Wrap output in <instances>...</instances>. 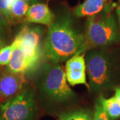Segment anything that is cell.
Masks as SVG:
<instances>
[{"label":"cell","mask_w":120,"mask_h":120,"mask_svg":"<svg viewBox=\"0 0 120 120\" xmlns=\"http://www.w3.org/2000/svg\"><path fill=\"white\" fill-rule=\"evenodd\" d=\"M98 100L111 120H116L120 117V104L115 97L105 98L103 96H100Z\"/></svg>","instance_id":"12"},{"label":"cell","mask_w":120,"mask_h":120,"mask_svg":"<svg viewBox=\"0 0 120 120\" xmlns=\"http://www.w3.org/2000/svg\"><path fill=\"white\" fill-rule=\"evenodd\" d=\"M107 0H86L74 10V15L77 17H90L103 11L107 6Z\"/></svg>","instance_id":"11"},{"label":"cell","mask_w":120,"mask_h":120,"mask_svg":"<svg viewBox=\"0 0 120 120\" xmlns=\"http://www.w3.org/2000/svg\"><path fill=\"white\" fill-rule=\"evenodd\" d=\"M27 86L24 73H13L6 69L0 73V104L19 94Z\"/></svg>","instance_id":"7"},{"label":"cell","mask_w":120,"mask_h":120,"mask_svg":"<svg viewBox=\"0 0 120 120\" xmlns=\"http://www.w3.org/2000/svg\"><path fill=\"white\" fill-rule=\"evenodd\" d=\"M23 1H25L26 2L29 3L30 5L34 4H36V3H39V1L41 0H23Z\"/></svg>","instance_id":"21"},{"label":"cell","mask_w":120,"mask_h":120,"mask_svg":"<svg viewBox=\"0 0 120 120\" xmlns=\"http://www.w3.org/2000/svg\"><path fill=\"white\" fill-rule=\"evenodd\" d=\"M56 19L54 13L46 4L36 3L30 5L25 21L29 23L49 26Z\"/></svg>","instance_id":"9"},{"label":"cell","mask_w":120,"mask_h":120,"mask_svg":"<svg viewBox=\"0 0 120 120\" xmlns=\"http://www.w3.org/2000/svg\"><path fill=\"white\" fill-rule=\"evenodd\" d=\"M86 52L85 34L75 25L71 13L56 17L49 27L43 45L47 61L60 64L77 53Z\"/></svg>","instance_id":"1"},{"label":"cell","mask_w":120,"mask_h":120,"mask_svg":"<svg viewBox=\"0 0 120 120\" xmlns=\"http://www.w3.org/2000/svg\"><path fill=\"white\" fill-rule=\"evenodd\" d=\"M93 120H110L106 112L98 99L95 105V111Z\"/></svg>","instance_id":"16"},{"label":"cell","mask_w":120,"mask_h":120,"mask_svg":"<svg viewBox=\"0 0 120 120\" xmlns=\"http://www.w3.org/2000/svg\"><path fill=\"white\" fill-rule=\"evenodd\" d=\"M38 115L36 91L29 85L15 97L0 104V120H35Z\"/></svg>","instance_id":"5"},{"label":"cell","mask_w":120,"mask_h":120,"mask_svg":"<svg viewBox=\"0 0 120 120\" xmlns=\"http://www.w3.org/2000/svg\"><path fill=\"white\" fill-rule=\"evenodd\" d=\"M13 44V53L7 69L13 73H24L30 71V66L21 46V39L17 34Z\"/></svg>","instance_id":"10"},{"label":"cell","mask_w":120,"mask_h":120,"mask_svg":"<svg viewBox=\"0 0 120 120\" xmlns=\"http://www.w3.org/2000/svg\"><path fill=\"white\" fill-rule=\"evenodd\" d=\"M91 113L86 109H77L61 113L60 120H93Z\"/></svg>","instance_id":"14"},{"label":"cell","mask_w":120,"mask_h":120,"mask_svg":"<svg viewBox=\"0 0 120 120\" xmlns=\"http://www.w3.org/2000/svg\"><path fill=\"white\" fill-rule=\"evenodd\" d=\"M13 44L5 45L0 49V66L8 65L13 53Z\"/></svg>","instance_id":"15"},{"label":"cell","mask_w":120,"mask_h":120,"mask_svg":"<svg viewBox=\"0 0 120 120\" xmlns=\"http://www.w3.org/2000/svg\"><path fill=\"white\" fill-rule=\"evenodd\" d=\"M9 26V22L7 20L3 13L0 11V38L5 39Z\"/></svg>","instance_id":"18"},{"label":"cell","mask_w":120,"mask_h":120,"mask_svg":"<svg viewBox=\"0 0 120 120\" xmlns=\"http://www.w3.org/2000/svg\"><path fill=\"white\" fill-rule=\"evenodd\" d=\"M43 29L39 27L23 26L17 35L21 39V46L26 55L30 70L37 68L43 56L41 46Z\"/></svg>","instance_id":"6"},{"label":"cell","mask_w":120,"mask_h":120,"mask_svg":"<svg viewBox=\"0 0 120 120\" xmlns=\"http://www.w3.org/2000/svg\"><path fill=\"white\" fill-rule=\"evenodd\" d=\"M86 71L85 53H77L66 61L65 73L69 86L84 85L89 90L90 86L86 79Z\"/></svg>","instance_id":"8"},{"label":"cell","mask_w":120,"mask_h":120,"mask_svg":"<svg viewBox=\"0 0 120 120\" xmlns=\"http://www.w3.org/2000/svg\"><path fill=\"white\" fill-rule=\"evenodd\" d=\"M31 5L23 0H14L10 9L9 23L14 20L26 19L27 13Z\"/></svg>","instance_id":"13"},{"label":"cell","mask_w":120,"mask_h":120,"mask_svg":"<svg viewBox=\"0 0 120 120\" xmlns=\"http://www.w3.org/2000/svg\"><path fill=\"white\" fill-rule=\"evenodd\" d=\"M90 90L98 94L112 89L117 80L118 65L109 52L92 49L86 56Z\"/></svg>","instance_id":"3"},{"label":"cell","mask_w":120,"mask_h":120,"mask_svg":"<svg viewBox=\"0 0 120 120\" xmlns=\"http://www.w3.org/2000/svg\"><path fill=\"white\" fill-rule=\"evenodd\" d=\"M115 98L120 104V87H117L115 88Z\"/></svg>","instance_id":"19"},{"label":"cell","mask_w":120,"mask_h":120,"mask_svg":"<svg viewBox=\"0 0 120 120\" xmlns=\"http://www.w3.org/2000/svg\"><path fill=\"white\" fill-rule=\"evenodd\" d=\"M36 87L40 96L53 104H64L76 98L60 64L47 61L40 68L36 77Z\"/></svg>","instance_id":"2"},{"label":"cell","mask_w":120,"mask_h":120,"mask_svg":"<svg viewBox=\"0 0 120 120\" xmlns=\"http://www.w3.org/2000/svg\"><path fill=\"white\" fill-rule=\"evenodd\" d=\"M5 40L3 39L0 38V49H2L3 47L5 46Z\"/></svg>","instance_id":"22"},{"label":"cell","mask_w":120,"mask_h":120,"mask_svg":"<svg viewBox=\"0 0 120 120\" xmlns=\"http://www.w3.org/2000/svg\"><path fill=\"white\" fill-rule=\"evenodd\" d=\"M116 13H117V16L118 19V22H119V25L120 27V5L118 6V8L116 9Z\"/></svg>","instance_id":"20"},{"label":"cell","mask_w":120,"mask_h":120,"mask_svg":"<svg viewBox=\"0 0 120 120\" xmlns=\"http://www.w3.org/2000/svg\"><path fill=\"white\" fill-rule=\"evenodd\" d=\"M120 39L115 17L107 5L100 13L88 17L85 34V49L109 46Z\"/></svg>","instance_id":"4"},{"label":"cell","mask_w":120,"mask_h":120,"mask_svg":"<svg viewBox=\"0 0 120 120\" xmlns=\"http://www.w3.org/2000/svg\"><path fill=\"white\" fill-rule=\"evenodd\" d=\"M13 1L14 0H0V11L9 22L10 19V9Z\"/></svg>","instance_id":"17"}]
</instances>
